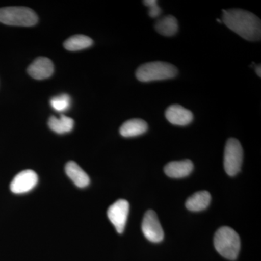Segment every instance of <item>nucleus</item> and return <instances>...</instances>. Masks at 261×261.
I'll list each match as a JSON object with an SVG mask.
<instances>
[{
	"label": "nucleus",
	"mask_w": 261,
	"mask_h": 261,
	"mask_svg": "<svg viewBox=\"0 0 261 261\" xmlns=\"http://www.w3.org/2000/svg\"><path fill=\"white\" fill-rule=\"evenodd\" d=\"M223 22L240 37L250 42L260 40V19L250 12L242 9L223 10Z\"/></svg>",
	"instance_id": "nucleus-1"
},
{
	"label": "nucleus",
	"mask_w": 261,
	"mask_h": 261,
	"mask_svg": "<svg viewBox=\"0 0 261 261\" xmlns=\"http://www.w3.org/2000/svg\"><path fill=\"white\" fill-rule=\"evenodd\" d=\"M214 246L220 255L225 258L233 260L237 259L240 250V238L232 228L224 226L215 233Z\"/></svg>",
	"instance_id": "nucleus-2"
},
{
	"label": "nucleus",
	"mask_w": 261,
	"mask_h": 261,
	"mask_svg": "<svg viewBox=\"0 0 261 261\" xmlns=\"http://www.w3.org/2000/svg\"><path fill=\"white\" fill-rule=\"evenodd\" d=\"M178 70L174 65L162 61L150 62L139 67L136 72L137 80L142 82L163 81L174 78Z\"/></svg>",
	"instance_id": "nucleus-3"
},
{
	"label": "nucleus",
	"mask_w": 261,
	"mask_h": 261,
	"mask_svg": "<svg viewBox=\"0 0 261 261\" xmlns=\"http://www.w3.org/2000/svg\"><path fill=\"white\" fill-rule=\"evenodd\" d=\"M38 22L34 10L25 7H7L0 8V23L15 27H33Z\"/></svg>",
	"instance_id": "nucleus-4"
},
{
	"label": "nucleus",
	"mask_w": 261,
	"mask_h": 261,
	"mask_svg": "<svg viewBox=\"0 0 261 261\" xmlns=\"http://www.w3.org/2000/svg\"><path fill=\"white\" fill-rule=\"evenodd\" d=\"M243 161V149L236 139L228 140L225 147L224 166L228 176H235L240 172Z\"/></svg>",
	"instance_id": "nucleus-5"
},
{
	"label": "nucleus",
	"mask_w": 261,
	"mask_h": 261,
	"mask_svg": "<svg viewBox=\"0 0 261 261\" xmlns=\"http://www.w3.org/2000/svg\"><path fill=\"white\" fill-rule=\"evenodd\" d=\"M142 230L145 238L152 243H160L164 238L162 226L153 211L146 212L142 221Z\"/></svg>",
	"instance_id": "nucleus-6"
},
{
	"label": "nucleus",
	"mask_w": 261,
	"mask_h": 261,
	"mask_svg": "<svg viewBox=\"0 0 261 261\" xmlns=\"http://www.w3.org/2000/svg\"><path fill=\"white\" fill-rule=\"evenodd\" d=\"M129 212V204L125 200H117L108 210V216L118 233L124 231Z\"/></svg>",
	"instance_id": "nucleus-7"
},
{
	"label": "nucleus",
	"mask_w": 261,
	"mask_h": 261,
	"mask_svg": "<svg viewBox=\"0 0 261 261\" xmlns=\"http://www.w3.org/2000/svg\"><path fill=\"white\" fill-rule=\"evenodd\" d=\"M38 183V176L32 170H25L18 173L10 184V190L15 194L27 193Z\"/></svg>",
	"instance_id": "nucleus-8"
},
{
	"label": "nucleus",
	"mask_w": 261,
	"mask_h": 261,
	"mask_svg": "<svg viewBox=\"0 0 261 261\" xmlns=\"http://www.w3.org/2000/svg\"><path fill=\"white\" fill-rule=\"evenodd\" d=\"M27 71L34 80H46L54 73V65L49 58L39 57L29 65Z\"/></svg>",
	"instance_id": "nucleus-9"
},
{
	"label": "nucleus",
	"mask_w": 261,
	"mask_h": 261,
	"mask_svg": "<svg viewBox=\"0 0 261 261\" xmlns=\"http://www.w3.org/2000/svg\"><path fill=\"white\" fill-rule=\"evenodd\" d=\"M166 119L175 126H187L193 121L191 111L178 105L169 106L165 113Z\"/></svg>",
	"instance_id": "nucleus-10"
},
{
	"label": "nucleus",
	"mask_w": 261,
	"mask_h": 261,
	"mask_svg": "<svg viewBox=\"0 0 261 261\" xmlns=\"http://www.w3.org/2000/svg\"><path fill=\"white\" fill-rule=\"evenodd\" d=\"M194 165L190 160L173 161L168 163L164 168V171L168 176L180 178L186 177L193 171Z\"/></svg>",
	"instance_id": "nucleus-11"
},
{
	"label": "nucleus",
	"mask_w": 261,
	"mask_h": 261,
	"mask_svg": "<svg viewBox=\"0 0 261 261\" xmlns=\"http://www.w3.org/2000/svg\"><path fill=\"white\" fill-rule=\"evenodd\" d=\"M148 129V125L143 120L133 118L123 123L120 128V134L123 137H138Z\"/></svg>",
	"instance_id": "nucleus-12"
},
{
	"label": "nucleus",
	"mask_w": 261,
	"mask_h": 261,
	"mask_svg": "<svg viewBox=\"0 0 261 261\" xmlns=\"http://www.w3.org/2000/svg\"><path fill=\"white\" fill-rule=\"evenodd\" d=\"M65 173L68 177L73 181L75 186L84 188L88 186L90 179L85 171L73 161H69L65 168Z\"/></svg>",
	"instance_id": "nucleus-13"
},
{
	"label": "nucleus",
	"mask_w": 261,
	"mask_h": 261,
	"mask_svg": "<svg viewBox=\"0 0 261 261\" xmlns=\"http://www.w3.org/2000/svg\"><path fill=\"white\" fill-rule=\"evenodd\" d=\"M211 200V196L208 192H198L187 200L186 207L189 211L195 212L203 211L210 205Z\"/></svg>",
	"instance_id": "nucleus-14"
},
{
	"label": "nucleus",
	"mask_w": 261,
	"mask_h": 261,
	"mask_svg": "<svg viewBox=\"0 0 261 261\" xmlns=\"http://www.w3.org/2000/svg\"><path fill=\"white\" fill-rule=\"evenodd\" d=\"M48 126L53 132L59 135L68 133L73 130L74 121L70 117L62 114L60 118L53 116L48 121Z\"/></svg>",
	"instance_id": "nucleus-15"
},
{
	"label": "nucleus",
	"mask_w": 261,
	"mask_h": 261,
	"mask_svg": "<svg viewBox=\"0 0 261 261\" xmlns=\"http://www.w3.org/2000/svg\"><path fill=\"white\" fill-rule=\"evenodd\" d=\"M154 28L161 35L172 37L178 32V21L172 15H167L159 19L154 25Z\"/></svg>",
	"instance_id": "nucleus-16"
},
{
	"label": "nucleus",
	"mask_w": 261,
	"mask_h": 261,
	"mask_svg": "<svg viewBox=\"0 0 261 261\" xmlns=\"http://www.w3.org/2000/svg\"><path fill=\"white\" fill-rule=\"evenodd\" d=\"M93 41L90 37L85 35H75L68 38L63 44L65 49L68 51H80L90 47Z\"/></svg>",
	"instance_id": "nucleus-17"
},
{
	"label": "nucleus",
	"mask_w": 261,
	"mask_h": 261,
	"mask_svg": "<svg viewBox=\"0 0 261 261\" xmlns=\"http://www.w3.org/2000/svg\"><path fill=\"white\" fill-rule=\"evenodd\" d=\"M71 105V98L67 94H62L50 99V106L57 112L63 113L68 111Z\"/></svg>",
	"instance_id": "nucleus-18"
},
{
	"label": "nucleus",
	"mask_w": 261,
	"mask_h": 261,
	"mask_svg": "<svg viewBox=\"0 0 261 261\" xmlns=\"http://www.w3.org/2000/svg\"><path fill=\"white\" fill-rule=\"evenodd\" d=\"M144 4L149 8V15L151 18H158L161 14V8L155 0H147L143 2Z\"/></svg>",
	"instance_id": "nucleus-19"
},
{
	"label": "nucleus",
	"mask_w": 261,
	"mask_h": 261,
	"mask_svg": "<svg viewBox=\"0 0 261 261\" xmlns=\"http://www.w3.org/2000/svg\"><path fill=\"white\" fill-rule=\"evenodd\" d=\"M255 72H256L257 75H258L259 77L261 76V67H260V65H258V66L256 67V68H255Z\"/></svg>",
	"instance_id": "nucleus-20"
}]
</instances>
